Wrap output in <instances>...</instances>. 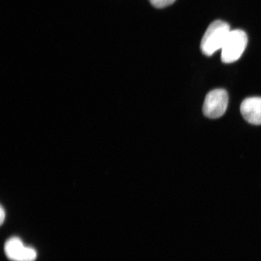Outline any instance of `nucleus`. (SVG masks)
Returning <instances> with one entry per match:
<instances>
[{
	"label": "nucleus",
	"mask_w": 261,
	"mask_h": 261,
	"mask_svg": "<svg viewBox=\"0 0 261 261\" xmlns=\"http://www.w3.org/2000/svg\"><path fill=\"white\" fill-rule=\"evenodd\" d=\"M230 31V25L226 22L217 20L212 22L202 38L200 44L202 53L210 57L221 49Z\"/></svg>",
	"instance_id": "obj_1"
},
{
	"label": "nucleus",
	"mask_w": 261,
	"mask_h": 261,
	"mask_svg": "<svg viewBox=\"0 0 261 261\" xmlns=\"http://www.w3.org/2000/svg\"><path fill=\"white\" fill-rule=\"evenodd\" d=\"M247 42L246 32L239 29L230 31L221 48V61L229 64L239 60L247 47Z\"/></svg>",
	"instance_id": "obj_2"
},
{
	"label": "nucleus",
	"mask_w": 261,
	"mask_h": 261,
	"mask_svg": "<svg viewBox=\"0 0 261 261\" xmlns=\"http://www.w3.org/2000/svg\"><path fill=\"white\" fill-rule=\"evenodd\" d=\"M228 102L227 91L224 89H215L205 96L203 112L205 117L217 119L226 112Z\"/></svg>",
	"instance_id": "obj_3"
},
{
	"label": "nucleus",
	"mask_w": 261,
	"mask_h": 261,
	"mask_svg": "<svg viewBox=\"0 0 261 261\" xmlns=\"http://www.w3.org/2000/svg\"><path fill=\"white\" fill-rule=\"evenodd\" d=\"M5 251L8 258L14 261H34L37 253L32 247L25 246L17 237L10 238L5 246Z\"/></svg>",
	"instance_id": "obj_4"
},
{
	"label": "nucleus",
	"mask_w": 261,
	"mask_h": 261,
	"mask_svg": "<svg viewBox=\"0 0 261 261\" xmlns=\"http://www.w3.org/2000/svg\"><path fill=\"white\" fill-rule=\"evenodd\" d=\"M240 111L244 119L254 125H261V97L246 98L241 103Z\"/></svg>",
	"instance_id": "obj_5"
},
{
	"label": "nucleus",
	"mask_w": 261,
	"mask_h": 261,
	"mask_svg": "<svg viewBox=\"0 0 261 261\" xmlns=\"http://www.w3.org/2000/svg\"><path fill=\"white\" fill-rule=\"evenodd\" d=\"M154 7L158 9H162L171 6L176 0H149Z\"/></svg>",
	"instance_id": "obj_6"
},
{
	"label": "nucleus",
	"mask_w": 261,
	"mask_h": 261,
	"mask_svg": "<svg viewBox=\"0 0 261 261\" xmlns=\"http://www.w3.org/2000/svg\"><path fill=\"white\" fill-rule=\"evenodd\" d=\"M5 219V211L4 208L2 206L1 211H0V221H1V224L2 225L4 223Z\"/></svg>",
	"instance_id": "obj_7"
}]
</instances>
